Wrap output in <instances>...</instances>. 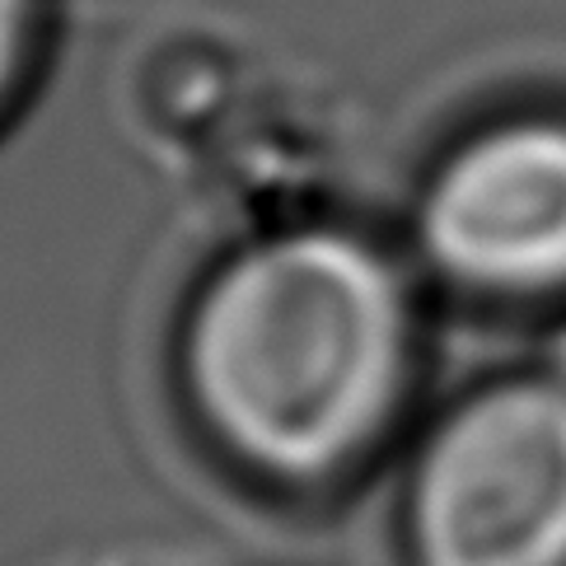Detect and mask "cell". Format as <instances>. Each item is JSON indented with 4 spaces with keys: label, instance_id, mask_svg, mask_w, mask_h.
<instances>
[{
    "label": "cell",
    "instance_id": "6da1fadb",
    "mask_svg": "<svg viewBox=\"0 0 566 566\" xmlns=\"http://www.w3.org/2000/svg\"><path fill=\"white\" fill-rule=\"evenodd\" d=\"M412 347V291L375 239L286 226L197 286L178 370L201 431L239 469L314 488L384 436Z\"/></svg>",
    "mask_w": 566,
    "mask_h": 566
},
{
    "label": "cell",
    "instance_id": "3957f363",
    "mask_svg": "<svg viewBox=\"0 0 566 566\" xmlns=\"http://www.w3.org/2000/svg\"><path fill=\"white\" fill-rule=\"evenodd\" d=\"M417 249L478 295L566 286V123L524 117L463 140L417 197Z\"/></svg>",
    "mask_w": 566,
    "mask_h": 566
},
{
    "label": "cell",
    "instance_id": "277c9868",
    "mask_svg": "<svg viewBox=\"0 0 566 566\" xmlns=\"http://www.w3.org/2000/svg\"><path fill=\"white\" fill-rule=\"evenodd\" d=\"M38 10H43V0H0V108L14 98L33 62Z\"/></svg>",
    "mask_w": 566,
    "mask_h": 566
},
{
    "label": "cell",
    "instance_id": "7a4b0ae2",
    "mask_svg": "<svg viewBox=\"0 0 566 566\" xmlns=\"http://www.w3.org/2000/svg\"><path fill=\"white\" fill-rule=\"evenodd\" d=\"M417 566H566V384L501 379L436 421L408 482Z\"/></svg>",
    "mask_w": 566,
    "mask_h": 566
}]
</instances>
